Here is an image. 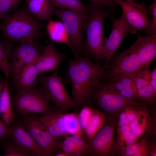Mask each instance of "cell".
Instances as JSON below:
<instances>
[{
    "mask_svg": "<svg viewBox=\"0 0 156 156\" xmlns=\"http://www.w3.org/2000/svg\"><path fill=\"white\" fill-rule=\"evenodd\" d=\"M105 68V65L92 62L85 55L75 56L69 60L66 77L71 85L72 98L76 112L84 106H91L93 92L101 81Z\"/></svg>",
    "mask_w": 156,
    "mask_h": 156,
    "instance_id": "cell-1",
    "label": "cell"
},
{
    "mask_svg": "<svg viewBox=\"0 0 156 156\" xmlns=\"http://www.w3.org/2000/svg\"><path fill=\"white\" fill-rule=\"evenodd\" d=\"M0 25L3 36L10 42H33L42 35L45 23L34 17L27 7L21 8L6 17Z\"/></svg>",
    "mask_w": 156,
    "mask_h": 156,
    "instance_id": "cell-2",
    "label": "cell"
},
{
    "mask_svg": "<svg viewBox=\"0 0 156 156\" xmlns=\"http://www.w3.org/2000/svg\"><path fill=\"white\" fill-rule=\"evenodd\" d=\"M90 15L86 25V38L81 52L97 61L105 60L104 46L106 38L103 31L105 19L110 18L115 11L106 6L92 3L88 6Z\"/></svg>",
    "mask_w": 156,
    "mask_h": 156,
    "instance_id": "cell-3",
    "label": "cell"
},
{
    "mask_svg": "<svg viewBox=\"0 0 156 156\" xmlns=\"http://www.w3.org/2000/svg\"><path fill=\"white\" fill-rule=\"evenodd\" d=\"M11 99L17 116H42L52 110L50 100L41 86L16 92Z\"/></svg>",
    "mask_w": 156,
    "mask_h": 156,
    "instance_id": "cell-4",
    "label": "cell"
},
{
    "mask_svg": "<svg viewBox=\"0 0 156 156\" xmlns=\"http://www.w3.org/2000/svg\"><path fill=\"white\" fill-rule=\"evenodd\" d=\"M90 10H86L75 11L55 8L53 15L61 21L68 33L75 56L81 54L83 45V37L90 15Z\"/></svg>",
    "mask_w": 156,
    "mask_h": 156,
    "instance_id": "cell-5",
    "label": "cell"
},
{
    "mask_svg": "<svg viewBox=\"0 0 156 156\" xmlns=\"http://www.w3.org/2000/svg\"><path fill=\"white\" fill-rule=\"evenodd\" d=\"M92 101L108 118L116 121L123 108L141 102L123 97L114 89L108 82L101 81L93 91Z\"/></svg>",
    "mask_w": 156,
    "mask_h": 156,
    "instance_id": "cell-6",
    "label": "cell"
},
{
    "mask_svg": "<svg viewBox=\"0 0 156 156\" xmlns=\"http://www.w3.org/2000/svg\"><path fill=\"white\" fill-rule=\"evenodd\" d=\"M44 88L56 110L64 112L75 108V105L63 83L57 70L53 74L47 75L41 74L37 80Z\"/></svg>",
    "mask_w": 156,
    "mask_h": 156,
    "instance_id": "cell-7",
    "label": "cell"
},
{
    "mask_svg": "<svg viewBox=\"0 0 156 156\" xmlns=\"http://www.w3.org/2000/svg\"><path fill=\"white\" fill-rule=\"evenodd\" d=\"M116 124V120L108 117L103 126L90 142L85 156L117 155L115 134Z\"/></svg>",
    "mask_w": 156,
    "mask_h": 156,
    "instance_id": "cell-8",
    "label": "cell"
},
{
    "mask_svg": "<svg viewBox=\"0 0 156 156\" xmlns=\"http://www.w3.org/2000/svg\"><path fill=\"white\" fill-rule=\"evenodd\" d=\"M21 120L36 142L49 156H54L61 150L62 140L51 134L38 117L23 116Z\"/></svg>",
    "mask_w": 156,
    "mask_h": 156,
    "instance_id": "cell-9",
    "label": "cell"
},
{
    "mask_svg": "<svg viewBox=\"0 0 156 156\" xmlns=\"http://www.w3.org/2000/svg\"><path fill=\"white\" fill-rule=\"evenodd\" d=\"M107 67V70L104 71L102 78L109 79L119 75L136 74L144 69L132 45L115 56L111 63Z\"/></svg>",
    "mask_w": 156,
    "mask_h": 156,
    "instance_id": "cell-10",
    "label": "cell"
},
{
    "mask_svg": "<svg viewBox=\"0 0 156 156\" xmlns=\"http://www.w3.org/2000/svg\"><path fill=\"white\" fill-rule=\"evenodd\" d=\"M114 0L120 7L127 22L136 32L138 31L146 32L151 26V21L149 10L144 3L138 4L125 0Z\"/></svg>",
    "mask_w": 156,
    "mask_h": 156,
    "instance_id": "cell-11",
    "label": "cell"
},
{
    "mask_svg": "<svg viewBox=\"0 0 156 156\" xmlns=\"http://www.w3.org/2000/svg\"><path fill=\"white\" fill-rule=\"evenodd\" d=\"M110 19L112 23V30L109 37L106 39L104 46L105 60L106 61L105 66L128 34H134L136 32L127 23L122 14L117 18L112 17Z\"/></svg>",
    "mask_w": 156,
    "mask_h": 156,
    "instance_id": "cell-12",
    "label": "cell"
},
{
    "mask_svg": "<svg viewBox=\"0 0 156 156\" xmlns=\"http://www.w3.org/2000/svg\"><path fill=\"white\" fill-rule=\"evenodd\" d=\"M39 55L38 49L34 41L21 43L10 50L9 57L13 75L27 65L34 63Z\"/></svg>",
    "mask_w": 156,
    "mask_h": 156,
    "instance_id": "cell-13",
    "label": "cell"
},
{
    "mask_svg": "<svg viewBox=\"0 0 156 156\" xmlns=\"http://www.w3.org/2000/svg\"><path fill=\"white\" fill-rule=\"evenodd\" d=\"M10 138L19 146L32 151L36 156H49L36 142L21 120L9 127Z\"/></svg>",
    "mask_w": 156,
    "mask_h": 156,
    "instance_id": "cell-14",
    "label": "cell"
},
{
    "mask_svg": "<svg viewBox=\"0 0 156 156\" xmlns=\"http://www.w3.org/2000/svg\"><path fill=\"white\" fill-rule=\"evenodd\" d=\"M66 59L65 55L57 50L54 42H50L39 55L34 64L40 74L57 70L61 64Z\"/></svg>",
    "mask_w": 156,
    "mask_h": 156,
    "instance_id": "cell-15",
    "label": "cell"
},
{
    "mask_svg": "<svg viewBox=\"0 0 156 156\" xmlns=\"http://www.w3.org/2000/svg\"><path fill=\"white\" fill-rule=\"evenodd\" d=\"M144 69L148 68L156 56V35L141 36L138 34L132 45Z\"/></svg>",
    "mask_w": 156,
    "mask_h": 156,
    "instance_id": "cell-16",
    "label": "cell"
},
{
    "mask_svg": "<svg viewBox=\"0 0 156 156\" xmlns=\"http://www.w3.org/2000/svg\"><path fill=\"white\" fill-rule=\"evenodd\" d=\"M89 142L84 132L68 135L62 140L61 150L68 156H85Z\"/></svg>",
    "mask_w": 156,
    "mask_h": 156,
    "instance_id": "cell-17",
    "label": "cell"
},
{
    "mask_svg": "<svg viewBox=\"0 0 156 156\" xmlns=\"http://www.w3.org/2000/svg\"><path fill=\"white\" fill-rule=\"evenodd\" d=\"M136 74L117 75L109 79L108 82L123 97L129 99L138 100L134 80Z\"/></svg>",
    "mask_w": 156,
    "mask_h": 156,
    "instance_id": "cell-18",
    "label": "cell"
},
{
    "mask_svg": "<svg viewBox=\"0 0 156 156\" xmlns=\"http://www.w3.org/2000/svg\"><path fill=\"white\" fill-rule=\"evenodd\" d=\"M64 113L60 111L51 110L38 117L51 134L61 140L68 135L65 127Z\"/></svg>",
    "mask_w": 156,
    "mask_h": 156,
    "instance_id": "cell-19",
    "label": "cell"
},
{
    "mask_svg": "<svg viewBox=\"0 0 156 156\" xmlns=\"http://www.w3.org/2000/svg\"><path fill=\"white\" fill-rule=\"evenodd\" d=\"M40 74L34 63L24 67L13 75V85L16 92L34 86Z\"/></svg>",
    "mask_w": 156,
    "mask_h": 156,
    "instance_id": "cell-20",
    "label": "cell"
},
{
    "mask_svg": "<svg viewBox=\"0 0 156 156\" xmlns=\"http://www.w3.org/2000/svg\"><path fill=\"white\" fill-rule=\"evenodd\" d=\"M8 78L0 96V117L9 127L16 120L17 116L13 109L8 86Z\"/></svg>",
    "mask_w": 156,
    "mask_h": 156,
    "instance_id": "cell-21",
    "label": "cell"
},
{
    "mask_svg": "<svg viewBox=\"0 0 156 156\" xmlns=\"http://www.w3.org/2000/svg\"><path fill=\"white\" fill-rule=\"evenodd\" d=\"M135 82L138 100L147 105L150 108L155 106L156 96L148 81L145 78L141 70L135 75Z\"/></svg>",
    "mask_w": 156,
    "mask_h": 156,
    "instance_id": "cell-22",
    "label": "cell"
},
{
    "mask_svg": "<svg viewBox=\"0 0 156 156\" xmlns=\"http://www.w3.org/2000/svg\"><path fill=\"white\" fill-rule=\"evenodd\" d=\"M30 13L41 20L50 19L53 15L55 8L51 0H25Z\"/></svg>",
    "mask_w": 156,
    "mask_h": 156,
    "instance_id": "cell-23",
    "label": "cell"
},
{
    "mask_svg": "<svg viewBox=\"0 0 156 156\" xmlns=\"http://www.w3.org/2000/svg\"><path fill=\"white\" fill-rule=\"evenodd\" d=\"M116 133L115 145L117 156L125 148L139 139L132 132L128 125L116 124Z\"/></svg>",
    "mask_w": 156,
    "mask_h": 156,
    "instance_id": "cell-24",
    "label": "cell"
},
{
    "mask_svg": "<svg viewBox=\"0 0 156 156\" xmlns=\"http://www.w3.org/2000/svg\"><path fill=\"white\" fill-rule=\"evenodd\" d=\"M151 117L150 108L145 107L138 116L128 125L132 131L139 139L143 137L148 129Z\"/></svg>",
    "mask_w": 156,
    "mask_h": 156,
    "instance_id": "cell-25",
    "label": "cell"
},
{
    "mask_svg": "<svg viewBox=\"0 0 156 156\" xmlns=\"http://www.w3.org/2000/svg\"><path fill=\"white\" fill-rule=\"evenodd\" d=\"M47 29L52 42L64 44L72 50L68 33L61 21H54L51 19H49Z\"/></svg>",
    "mask_w": 156,
    "mask_h": 156,
    "instance_id": "cell-26",
    "label": "cell"
},
{
    "mask_svg": "<svg viewBox=\"0 0 156 156\" xmlns=\"http://www.w3.org/2000/svg\"><path fill=\"white\" fill-rule=\"evenodd\" d=\"M108 117L101 110L93 108L92 114L87 126L84 131L89 142L102 127Z\"/></svg>",
    "mask_w": 156,
    "mask_h": 156,
    "instance_id": "cell-27",
    "label": "cell"
},
{
    "mask_svg": "<svg viewBox=\"0 0 156 156\" xmlns=\"http://www.w3.org/2000/svg\"><path fill=\"white\" fill-rule=\"evenodd\" d=\"M148 106L141 101L137 104L128 106L123 108L119 114L116 119L118 125H128L139 114L146 106Z\"/></svg>",
    "mask_w": 156,
    "mask_h": 156,
    "instance_id": "cell-28",
    "label": "cell"
},
{
    "mask_svg": "<svg viewBox=\"0 0 156 156\" xmlns=\"http://www.w3.org/2000/svg\"><path fill=\"white\" fill-rule=\"evenodd\" d=\"M7 138L1 142L0 143L4 152L3 156H36L32 151L22 147L11 140Z\"/></svg>",
    "mask_w": 156,
    "mask_h": 156,
    "instance_id": "cell-29",
    "label": "cell"
},
{
    "mask_svg": "<svg viewBox=\"0 0 156 156\" xmlns=\"http://www.w3.org/2000/svg\"><path fill=\"white\" fill-rule=\"evenodd\" d=\"M55 8L75 11L85 10L86 8L80 0H51Z\"/></svg>",
    "mask_w": 156,
    "mask_h": 156,
    "instance_id": "cell-30",
    "label": "cell"
},
{
    "mask_svg": "<svg viewBox=\"0 0 156 156\" xmlns=\"http://www.w3.org/2000/svg\"><path fill=\"white\" fill-rule=\"evenodd\" d=\"M93 108L90 105L84 106L80 109L77 114L80 127L83 132L86 129L91 117Z\"/></svg>",
    "mask_w": 156,
    "mask_h": 156,
    "instance_id": "cell-31",
    "label": "cell"
},
{
    "mask_svg": "<svg viewBox=\"0 0 156 156\" xmlns=\"http://www.w3.org/2000/svg\"><path fill=\"white\" fill-rule=\"evenodd\" d=\"M9 53L5 52L3 45L0 42V70L8 78L12 73L10 62L8 57Z\"/></svg>",
    "mask_w": 156,
    "mask_h": 156,
    "instance_id": "cell-32",
    "label": "cell"
},
{
    "mask_svg": "<svg viewBox=\"0 0 156 156\" xmlns=\"http://www.w3.org/2000/svg\"><path fill=\"white\" fill-rule=\"evenodd\" d=\"M145 141L143 138H140L136 142L125 148L119 153L118 156H135L143 146Z\"/></svg>",
    "mask_w": 156,
    "mask_h": 156,
    "instance_id": "cell-33",
    "label": "cell"
},
{
    "mask_svg": "<svg viewBox=\"0 0 156 156\" xmlns=\"http://www.w3.org/2000/svg\"><path fill=\"white\" fill-rule=\"evenodd\" d=\"M22 0H0V13L8 15L15 10Z\"/></svg>",
    "mask_w": 156,
    "mask_h": 156,
    "instance_id": "cell-34",
    "label": "cell"
},
{
    "mask_svg": "<svg viewBox=\"0 0 156 156\" xmlns=\"http://www.w3.org/2000/svg\"><path fill=\"white\" fill-rule=\"evenodd\" d=\"M147 8L152 17L151 25L146 33L147 35H156V0H153L152 3Z\"/></svg>",
    "mask_w": 156,
    "mask_h": 156,
    "instance_id": "cell-35",
    "label": "cell"
},
{
    "mask_svg": "<svg viewBox=\"0 0 156 156\" xmlns=\"http://www.w3.org/2000/svg\"><path fill=\"white\" fill-rule=\"evenodd\" d=\"M91 3L95 5H103L116 11L117 5L114 0H88Z\"/></svg>",
    "mask_w": 156,
    "mask_h": 156,
    "instance_id": "cell-36",
    "label": "cell"
},
{
    "mask_svg": "<svg viewBox=\"0 0 156 156\" xmlns=\"http://www.w3.org/2000/svg\"><path fill=\"white\" fill-rule=\"evenodd\" d=\"M10 137L8 127L0 117V142L3 139Z\"/></svg>",
    "mask_w": 156,
    "mask_h": 156,
    "instance_id": "cell-37",
    "label": "cell"
},
{
    "mask_svg": "<svg viewBox=\"0 0 156 156\" xmlns=\"http://www.w3.org/2000/svg\"><path fill=\"white\" fill-rule=\"evenodd\" d=\"M54 156H68V155L65 152L61 150H60L57 152Z\"/></svg>",
    "mask_w": 156,
    "mask_h": 156,
    "instance_id": "cell-38",
    "label": "cell"
},
{
    "mask_svg": "<svg viewBox=\"0 0 156 156\" xmlns=\"http://www.w3.org/2000/svg\"><path fill=\"white\" fill-rule=\"evenodd\" d=\"M5 83V81H3L0 78V96L4 88Z\"/></svg>",
    "mask_w": 156,
    "mask_h": 156,
    "instance_id": "cell-39",
    "label": "cell"
},
{
    "mask_svg": "<svg viewBox=\"0 0 156 156\" xmlns=\"http://www.w3.org/2000/svg\"><path fill=\"white\" fill-rule=\"evenodd\" d=\"M7 15L0 13V19L6 17Z\"/></svg>",
    "mask_w": 156,
    "mask_h": 156,
    "instance_id": "cell-40",
    "label": "cell"
},
{
    "mask_svg": "<svg viewBox=\"0 0 156 156\" xmlns=\"http://www.w3.org/2000/svg\"><path fill=\"white\" fill-rule=\"evenodd\" d=\"M125 1H127L131 3H134V2L132 0H125Z\"/></svg>",
    "mask_w": 156,
    "mask_h": 156,
    "instance_id": "cell-41",
    "label": "cell"
},
{
    "mask_svg": "<svg viewBox=\"0 0 156 156\" xmlns=\"http://www.w3.org/2000/svg\"><path fill=\"white\" fill-rule=\"evenodd\" d=\"M133 1L135 2V1H137V0H132Z\"/></svg>",
    "mask_w": 156,
    "mask_h": 156,
    "instance_id": "cell-42",
    "label": "cell"
},
{
    "mask_svg": "<svg viewBox=\"0 0 156 156\" xmlns=\"http://www.w3.org/2000/svg\"></svg>",
    "mask_w": 156,
    "mask_h": 156,
    "instance_id": "cell-43",
    "label": "cell"
}]
</instances>
